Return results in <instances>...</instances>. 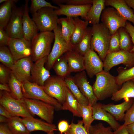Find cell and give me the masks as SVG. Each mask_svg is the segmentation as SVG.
Instances as JSON below:
<instances>
[{
    "label": "cell",
    "instance_id": "1",
    "mask_svg": "<svg viewBox=\"0 0 134 134\" xmlns=\"http://www.w3.org/2000/svg\"><path fill=\"white\" fill-rule=\"evenodd\" d=\"M95 82L92 86L94 93L98 100H102L112 97L121 86L117 84L115 78L109 72L103 70L97 74Z\"/></svg>",
    "mask_w": 134,
    "mask_h": 134
},
{
    "label": "cell",
    "instance_id": "2",
    "mask_svg": "<svg viewBox=\"0 0 134 134\" xmlns=\"http://www.w3.org/2000/svg\"><path fill=\"white\" fill-rule=\"evenodd\" d=\"M91 48L96 52L103 61L108 53L111 35L107 27L102 23L91 27Z\"/></svg>",
    "mask_w": 134,
    "mask_h": 134
},
{
    "label": "cell",
    "instance_id": "3",
    "mask_svg": "<svg viewBox=\"0 0 134 134\" xmlns=\"http://www.w3.org/2000/svg\"><path fill=\"white\" fill-rule=\"evenodd\" d=\"M54 34L52 31L40 32L31 41V57L34 62L48 56L50 52L52 43L54 39Z\"/></svg>",
    "mask_w": 134,
    "mask_h": 134
},
{
    "label": "cell",
    "instance_id": "4",
    "mask_svg": "<svg viewBox=\"0 0 134 134\" xmlns=\"http://www.w3.org/2000/svg\"><path fill=\"white\" fill-rule=\"evenodd\" d=\"M21 88L24 98L37 100L48 103L53 106L57 111L62 109V104L48 95L42 86L27 81L22 84Z\"/></svg>",
    "mask_w": 134,
    "mask_h": 134
},
{
    "label": "cell",
    "instance_id": "5",
    "mask_svg": "<svg viewBox=\"0 0 134 134\" xmlns=\"http://www.w3.org/2000/svg\"><path fill=\"white\" fill-rule=\"evenodd\" d=\"M53 31L54 34V43L47 56L45 63V67L49 70L51 68L56 61L64 53L74 50L75 47L65 39L62 35L61 27L59 26L58 25Z\"/></svg>",
    "mask_w": 134,
    "mask_h": 134
},
{
    "label": "cell",
    "instance_id": "6",
    "mask_svg": "<svg viewBox=\"0 0 134 134\" xmlns=\"http://www.w3.org/2000/svg\"><path fill=\"white\" fill-rule=\"evenodd\" d=\"M0 104L13 116L22 118L34 116L27 107L23 99H16L6 91L0 90Z\"/></svg>",
    "mask_w": 134,
    "mask_h": 134
},
{
    "label": "cell",
    "instance_id": "7",
    "mask_svg": "<svg viewBox=\"0 0 134 134\" xmlns=\"http://www.w3.org/2000/svg\"><path fill=\"white\" fill-rule=\"evenodd\" d=\"M32 15V19L40 32L53 31L58 25L59 18L53 8L44 7Z\"/></svg>",
    "mask_w": 134,
    "mask_h": 134
},
{
    "label": "cell",
    "instance_id": "8",
    "mask_svg": "<svg viewBox=\"0 0 134 134\" xmlns=\"http://www.w3.org/2000/svg\"><path fill=\"white\" fill-rule=\"evenodd\" d=\"M28 109L34 116L37 115L46 122L52 124L55 108L52 105L42 101L24 97Z\"/></svg>",
    "mask_w": 134,
    "mask_h": 134
},
{
    "label": "cell",
    "instance_id": "9",
    "mask_svg": "<svg viewBox=\"0 0 134 134\" xmlns=\"http://www.w3.org/2000/svg\"><path fill=\"white\" fill-rule=\"evenodd\" d=\"M103 71L109 72L114 66L122 64L126 68L129 69L134 66V54L124 50L108 53L103 61Z\"/></svg>",
    "mask_w": 134,
    "mask_h": 134
},
{
    "label": "cell",
    "instance_id": "10",
    "mask_svg": "<svg viewBox=\"0 0 134 134\" xmlns=\"http://www.w3.org/2000/svg\"><path fill=\"white\" fill-rule=\"evenodd\" d=\"M45 92L62 104L65 101L67 86L65 78L58 76H50L42 86Z\"/></svg>",
    "mask_w": 134,
    "mask_h": 134
},
{
    "label": "cell",
    "instance_id": "11",
    "mask_svg": "<svg viewBox=\"0 0 134 134\" xmlns=\"http://www.w3.org/2000/svg\"><path fill=\"white\" fill-rule=\"evenodd\" d=\"M24 5L18 7L14 4L12 14L6 27L5 31L10 38H24L22 28V17Z\"/></svg>",
    "mask_w": 134,
    "mask_h": 134
},
{
    "label": "cell",
    "instance_id": "12",
    "mask_svg": "<svg viewBox=\"0 0 134 134\" xmlns=\"http://www.w3.org/2000/svg\"><path fill=\"white\" fill-rule=\"evenodd\" d=\"M100 17L102 23L108 28L112 35L120 28H125L127 21L116 10L112 7L105 8L103 10Z\"/></svg>",
    "mask_w": 134,
    "mask_h": 134
},
{
    "label": "cell",
    "instance_id": "13",
    "mask_svg": "<svg viewBox=\"0 0 134 134\" xmlns=\"http://www.w3.org/2000/svg\"><path fill=\"white\" fill-rule=\"evenodd\" d=\"M8 46L15 61L31 56V41L24 38H10Z\"/></svg>",
    "mask_w": 134,
    "mask_h": 134
},
{
    "label": "cell",
    "instance_id": "14",
    "mask_svg": "<svg viewBox=\"0 0 134 134\" xmlns=\"http://www.w3.org/2000/svg\"><path fill=\"white\" fill-rule=\"evenodd\" d=\"M32 61L31 56L21 59L15 61L11 69L14 76L22 83L30 81Z\"/></svg>",
    "mask_w": 134,
    "mask_h": 134
},
{
    "label": "cell",
    "instance_id": "15",
    "mask_svg": "<svg viewBox=\"0 0 134 134\" xmlns=\"http://www.w3.org/2000/svg\"><path fill=\"white\" fill-rule=\"evenodd\" d=\"M47 58L45 57L33 63L31 69V82L41 86L51 76L49 70L45 66Z\"/></svg>",
    "mask_w": 134,
    "mask_h": 134
},
{
    "label": "cell",
    "instance_id": "16",
    "mask_svg": "<svg viewBox=\"0 0 134 134\" xmlns=\"http://www.w3.org/2000/svg\"><path fill=\"white\" fill-rule=\"evenodd\" d=\"M84 58L85 70L90 78L103 70V62L92 49L84 56Z\"/></svg>",
    "mask_w": 134,
    "mask_h": 134
},
{
    "label": "cell",
    "instance_id": "17",
    "mask_svg": "<svg viewBox=\"0 0 134 134\" xmlns=\"http://www.w3.org/2000/svg\"><path fill=\"white\" fill-rule=\"evenodd\" d=\"M73 78L81 93L88 100L89 104L92 106L96 104L98 100L94 93L92 86L88 81L85 71L77 73Z\"/></svg>",
    "mask_w": 134,
    "mask_h": 134
},
{
    "label": "cell",
    "instance_id": "18",
    "mask_svg": "<svg viewBox=\"0 0 134 134\" xmlns=\"http://www.w3.org/2000/svg\"><path fill=\"white\" fill-rule=\"evenodd\" d=\"M59 8L55 10L57 15H64L75 18L80 16L84 19L90 9L92 4L77 6L66 4L58 5Z\"/></svg>",
    "mask_w": 134,
    "mask_h": 134
},
{
    "label": "cell",
    "instance_id": "19",
    "mask_svg": "<svg viewBox=\"0 0 134 134\" xmlns=\"http://www.w3.org/2000/svg\"><path fill=\"white\" fill-rule=\"evenodd\" d=\"M28 0H26L24 5V9L22 17V28L24 38L31 41L38 33L39 30L35 22L29 14Z\"/></svg>",
    "mask_w": 134,
    "mask_h": 134
},
{
    "label": "cell",
    "instance_id": "20",
    "mask_svg": "<svg viewBox=\"0 0 134 134\" xmlns=\"http://www.w3.org/2000/svg\"><path fill=\"white\" fill-rule=\"evenodd\" d=\"M21 119L30 132L41 131L47 133L57 130L55 125L35 118L34 117L22 118H21Z\"/></svg>",
    "mask_w": 134,
    "mask_h": 134
},
{
    "label": "cell",
    "instance_id": "21",
    "mask_svg": "<svg viewBox=\"0 0 134 134\" xmlns=\"http://www.w3.org/2000/svg\"><path fill=\"white\" fill-rule=\"evenodd\" d=\"M134 100V98H130L117 104H102V107L112 115L117 121H124L125 112L132 105Z\"/></svg>",
    "mask_w": 134,
    "mask_h": 134
},
{
    "label": "cell",
    "instance_id": "22",
    "mask_svg": "<svg viewBox=\"0 0 134 134\" xmlns=\"http://www.w3.org/2000/svg\"><path fill=\"white\" fill-rule=\"evenodd\" d=\"M102 104L100 103H97L92 106L93 118L94 120L105 122L114 131L117 130L121 125L112 115L102 108Z\"/></svg>",
    "mask_w": 134,
    "mask_h": 134
},
{
    "label": "cell",
    "instance_id": "23",
    "mask_svg": "<svg viewBox=\"0 0 134 134\" xmlns=\"http://www.w3.org/2000/svg\"><path fill=\"white\" fill-rule=\"evenodd\" d=\"M105 5L114 8L127 21L131 22L134 26V14L133 10L124 0H105Z\"/></svg>",
    "mask_w": 134,
    "mask_h": 134
},
{
    "label": "cell",
    "instance_id": "24",
    "mask_svg": "<svg viewBox=\"0 0 134 134\" xmlns=\"http://www.w3.org/2000/svg\"><path fill=\"white\" fill-rule=\"evenodd\" d=\"M64 55L71 72L85 70L84 56L74 50L66 52Z\"/></svg>",
    "mask_w": 134,
    "mask_h": 134
},
{
    "label": "cell",
    "instance_id": "25",
    "mask_svg": "<svg viewBox=\"0 0 134 134\" xmlns=\"http://www.w3.org/2000/svg\"><path fill=\"white\" fill-rule=\"evenodd\" d=\"M105 0H93L92 6L84 18L93 25L99 23L100 17L105 8Z\"/></svg>",
    "mask_w": 134,
    "mask_h": 134
},
{
    "label": "cell",
    "instance_id": "26",
    "mask_svg": "<svg viewBox=\"0 0 134 134\" xmlns=\"http://www.w3.org/2000/svg\"><path fill=\"white\" fill-rule=\"evenodd\" d=\"M130 98L134 99V83L131 80L123 83L121 88L112 96L111 99L117 102L122 99L125 100Z\"/></svg>",
    "mask_w": 134,
    "mask_h": 134
},
{
    "label": "cell",
    "instance_id": "27",
    "mask_svg": "<svg viewBox=\"0 0 134 134\" xmlns=\"http://www.w3.org/2000/svg\"><path fill=\"white\" fill-rule=\"evenodd\" d=\"M79 102L67 86L65 100L62 104V109L68 110L74 116L81 117L79 109Z\"/></svg>",
    "mask_w": 134,
    "mask_h": 134
},
{
    "label": "cell",
    "instance_id": "28",
    "mask_svg": "<svg viewBox=\"0 0 134 134\" xmlns=\"http://www.w3.org/2000/svg\"><path fill=\"white\" fill-rule=\"evenodd\" d=\"M73 18L75 27L70 42L73 45L75 46L80 40L87 27L88 22L85 20H83L78 17Z\"/></svg>",
    "mask_w": 134,
    "mask_h": 134
},
{
    "label": "cell",
    "instance_id": "29",
    "mask_svg": "<svg viewBox=\"0 0 134 134\" xmlns=\"http://www.w3.org/2000/svg\"><path fill=\"white\" fill-rule=\"evenodd\" d=\"M18 0H7L0 6V28L6 27L11 18L13 5Z\"/></svg>",
    "mask_w": 134,
    "mask_h": 134
},
{
    "label": "cell",
    "instance_id": "30",
    "mask_svg": "<svg viewBox=\"0 0 134 134\" xmlns=\"http://www.w3.org/2000/svg\"><path fill=\"white\" fill-rule=\"evenodd\" d=\"M58 24L61 26L62 35L66 41L70 43V39L73 32L75 24L73 18L67 17L59 18Z\"/></svg>",
    "mask_w": 134,
    "mask_h": 134
},
{
    "label": "cell",
    "instance_id": "31",
    "mask_svg": "<svg viewBox=\"0 0 134 134\" xmlns=\"http://www.w3.org/2000/svg\"><path fill=\"white\" fill-rule=\"evenodd\" d=\"M92 38L91 28L87 27L79 42L74 50L84 56L91 49Z\"/></svg>",
    "mask_w": 134,
    "mask_h": 134
},
{
    "label": "cell",
    "instance_id": "32",
    "mask_svg": "<svg viewBox=\"0 0 134 134\" xmlns=\"http://www.w3.org/2000/svg\"><path fill=\"white\" fill-rule=\"evenodd\" d=\"M65 80L67 86L79 103L85 105L89 104L88 100L81 93L73 77L68 76L65 78Z\"/></svg>",
    "mask_w": 134,
    "mask_h": 134
},
{
    "label": "cell",
    "instance_id": "33",
    "mask_svg": "<svg viewBox=\"0 0 134 134\" xmlns=\"http://www.w3.org/2000/svg\"><path fill=\"white\" fill-rule=\"evenodd\" d=\"M78 106L81 117L82 118L84 127L88 133L92 126L91 124L94 120L93 117L92 106L89 104L85 105L79 103Z\"/></svg>",
    "mask_w": 134,
    "mask_h": 134
},
{
    "label": "cell",
    "instance_id": "34",
    "mask_svg": "<svg viewBox=\"0 0 134 134\" xmlns=\"http://www.w3.org/2000/svg\"><path fill=\"white\" fill-rule=\"evenodd\" d=\"M57 76L65 78L71 73L67 61L62 55L55 62L52 67Z\"/></svg>",
    "mask_w": 134,
    "mask_h": 134
},
{
    "label": "cell",
    "instance_id": "35",
    "mask_svg": "<svg viewBox=\"0 0 134 134\" xmlns=\"http://www.w3.org/2000/svg\"><path fill=\"white\" fill-rule=\"evenodd\" d=\"M6 123L13 134H30L19 117L12 116Z\"/></svg>",
    "mask_w": 134,
    "mask_h": 134
},
{
    "label": "cell",
    "instance_id": "36",
    "mask_svg": "<svg viewBox=\"0 0 134 134\" xmlns=\"http://www.w3.org/2000/svg\"><path fill=\"white\" fill-rule=\"evenodd\" d=\"M120 40V49L121 50L131 52L133 44L131 38L125 28L122 27L118 30Z\"/></svg>",
    "mask_w": 134,
    "mask_h": 134
},
{
    "label": "cell",
    "instance_id": "37",
    "mask_svg": "<svg viewBox=\"0 0 134 134\" xmlns=\"http://www.w3.org/2000/svg\"><path fill=\"white\" fill-rule=\"evenodd\" d=\"M22 84L12 72L8 84L11 91L10 94L16 99L21 100L24 98L22 90Z\"/></svg>",
    "mask_w": 134,
    "mask_h": 134
},
{
    "label": "cell",
    "instance_id": "38",
    "mask_svg": "<svg viewBox=\"0 0 134 134\" xmlns=\"http://www.w3.org/2000/svg\"><path fill=\"white\" fill-rule=\"evenodd\" d=\"M117 71L118 75L115 78L117 84L120 86L126 81L134 78V66L129 69L121 67Z\"/></svg>",
    "mask_w": 134,
    "mask_h": 134
},
{
    "label": "cell",
    "instance_id": "39",
    "mask_svg": "<svg viewBox=\"0 0 134 134\" xmlns=\"http://www.w3.org/2000/svg\"><path fill=\"white\" fill-rule=\"evenodd\" d=\"M0 61L10 69L15 62L9 48L6 46L0 47Z\"/></svg>",
    "mask_w": 134,
    "mask_h": 134
},
{
    "label": "cell",
    "instance_id": "40",
    "mask_svg": "<svg viewBox=\"0 0 134 134\" xmlns=\"http://www.w3.org/2000/svg\"><path fill=\"white\" fill-rule=\"evenodd\" d=\"M31 1L29 10L32 14L36 13L39 10L44 7H50L55 10L59 8L58 7L53 6L50 2L44 0H31Z\"/></svg>",
    "mask_w": 134,
    "mask_h": 134
},
{
    "label": "cell",
    "instance_id": "41",
    "mask_svg": "<svg viewBox=\"0 0 134 134\" xmlns=\"http://www.w3.org/2000/svg\"><path fill=\"white\" fill-rule=\"evenodd\" d=\"M89 134L83 126V122L82 120L78 121L77 123L72 121L69 124L68 130L62 134Z\"/></svg>",
    "mask_w": 134,
    "mask_h": 134
},
{
    "label": "cell",
    "instance_id": "42",
    "mask_svg": "<svg viewBox=\"0 0 134 134\" xmlns=\"http://www.w3.org/2000/svg\"><path fill=\"white\" fill-rule=\"evenodd\" d=\"M110 126L106 127L101 123L92 125L89 134H114Z\"/></svg>",
    "mask_w": 134,
    "mask_h": 134
},
{
    "label": "cell",
    "instance_id": "43",
    "mask_svg": "<svg viewBox=\"0 0 134 134\" xmlns=\"http://www.w3.org/2000/svg\"><path fill=\"white\" fill-rule=\"evenodd\" d=\"M120 50V37L118 30L114 34L111 36L107 54L117 52Z\"/></svg>",
    "mask_w": 134,
    "mask_h": 134
},
{
    "label": "cell",
    "instance_id": "44",
    "mask_svg": "<svg viewBox=\"0 0 134 134\" xmlns=\"http://www.w3.org/2000/svg\"><path fill=\"white\" fill-rule=\"evenodd\" d=\"M11 73V70L10 68L0 63V83L8 84Z\"/></svg>",
    "mask_w": 134,
    "mask_h": 134
},
{
    "label": "cell",
    "instance_id": "45",
    "mask_svg": "<svg viewBox=\"0 0 134 134\" xmlns=\"http://www.w3.org/2000/svg\"><path fill=\"white\" fill-rule=\"evenodd\" d=\"M124 121L122 125L125 126L134 122V100L132 105L125 114Z\"/></svg>",
    "mask_w": 134,
    "mask_h": 134
},
{
    "label": "cell",
    "instance_id": "46",
    "mask_svg": "<svg viewBox=\"0 0 134 134\" xmlns=\"http://www.w3.org/2000/svg\"><path fill=\"white\" fill-rule=\"evenodd\" d=\"M10 38L4 29L0 28V46H8Z\"/></svg>",
    "mask_w": 134,
    "mask_h": 134
},
{
    "label": "cell",
    "instance_id": "47",
    "mask_svg": "<svg viewBox=\"0 0 134 134\" xmlns=\"http://www.w3.org/2000/svg\"><path fill=\"white\" fill-rule=\"evenodd\" d=\"M93 0H65V3L66 4L82 6L92 4Z\"/></svg>",
    "mask_w": 134,
    "mask_h": 134
},
{
    "label": "cell",
    "instance_id": "48",
    "mask_svg": "<svg viewBox=\"0 0 134 134\" xmlns=\"http://www.w3.org/2000/svg\"><path fill=\"white\" fill-rule=\"evenodd\" d=\"M125 28L129 33L131 38L133 47L131 52L134 54V26L127 21L126 23Z\"/></svg>",
    "mask_w": 134,
    "mask_h": 134
},
{
    "label": "cell",
    "instance_id": "49",
    "mask_svg": "<svg viewBox=\"0 0 134 134\" xmlns=\"http://www.w3.org/2000/svg\"><path fill=\"white\" fill-rule=\"evenodd\" d=\"M69 124L68 121L65 120L60 121L58 125V129L61 134L66 132L68 129Z\"/></svg>",
    "mask_w": 134,
    "mask_h": 134
},
{
    "label": "cell",
    "instance_id": "50",
    "mask_svg": "<svg viewBox=\"0 0 134 134\" xmlns=\"http://www.w3.org/2000/svg\"><path fill=\"white\" fill-rule=\"evenodd\" d=\"M0 134H13L6 123H1L0 124Z\"/></svg>",
    "mask_w": 134,
    "mask_h": 134
},
{
    "label": "cell",
    "instance_id": "51",
    "mask_svg": "<svg viewBox=\"0 0 134 134\" xmlns=\"http://www.w3.org/2000/svg\"><path fill=\"white\" fill-rule=\"evenodd\" d=\"M0 115L9 119L13 116L5 108L0 105Z\"/></svg>",
    "mask_w": 134,
    "mask_h": 134
},
{
    "label": "cell",
    "instance_id": "52",
    "mask_svg": "<svg viewBox=\"0 0 134 134\" xmlns=\"http://www.w3.org/2000/svg\"><path fill=\"white\" fill-rule=\"evenodd\" d=\"M114 134H129L125 126L121 125L117 130L114 131Z\"/></svg>",
    "mask_w": 134,
    "mask_h": 134
},
{
    "label": "cell",
    "instance_id": "53",
    "mask_svg": "<svg viewBox=\"0 0 134 134\" xmlns=\"http://www.w3.org/2000/svg\"><path fill=\"white\" fill-rule=\"evenodd\" d=\"M0 89L1 91H6L9 93L11 92V91L8 84L0 83Z\"/></svg>",
    "mask_w": 134,
    "mask_h": 134
},
{
    "label": "cell",
    "instance_id": "54",
    "mask_svg": "<svg viewBox=\"0 0 134 134\" xmlns=\"http://www.w3.org/2000/svg\"><path fill=\"white\" fill-rule=\"evenodd\" d=\"M125 126L129 134H134V122Z\"/></svg>",
    "mask_w": 134,
    "mask_h": 134
},
{
    "label": "cell",
    "instance_id": "55",
    "mask_svg": "<svg viewBox=\"0 0 134 134\" xmlns=\"http://www.w3.org/2000/svg\"><path fill=\"white\" fill-rule=\"evenodd\" d=\"M126 4L133 9L134 14V0H124Z\"/></svg>",
    "mask_w": 134,
    "mask_h": 134
},
{
    "label": "cell",
    "instance_id": "56",
    "mask_svg": "<svg viewBox=\"0 0 134 134\" xmlns=\"http://www.w3.org/2000/svg\"><path fill=\"white\" fill-rule=\"evenodd\" d=\"M8 119L4 116L1 115H0V123H7Z\"/></svg>",
    "mask_w": 134,
    "mask_h": 134
},
{
    "label": "cell",
    "instance_id": "57",
    "mask_svg": "<svg viewBox=\"0 0 134 134\" xmlns=\"http://www.w3.org/2000/svg\"><path fill=\"white\" fill-rule=\"evenodd\" d=\"M47 134H54V131H52L47 133Z\"/></svg>",
    "mask_w": 134,
    "mask_h": 134
},
{
    "label": "cell",
    "instance_id": "58",
    "mask_svg": "<svg viewBox=\"0 0 134 134\" xmlns=\"http://www.w3.org/2000/svg\"><path fill=\"white\" fill-rule=\"evenodd\" d=\"M134 83V78L132 79L131 80Z\"/></svg>",
    "mask_w": 134,
    "mask_h": 134
}]
</instances>
